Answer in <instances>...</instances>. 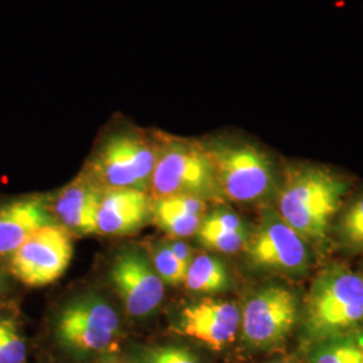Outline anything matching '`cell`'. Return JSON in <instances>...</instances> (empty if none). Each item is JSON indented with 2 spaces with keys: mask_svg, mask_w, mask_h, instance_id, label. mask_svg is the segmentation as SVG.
I'll list each match as a JSON object with an SVG mask.
<instances>
[{
  "mask_svg": "<svg viewBox=\"0 0 363 363\" xmlns=\"http://www.w3.org/2000/svg\"><path fill=\"white\" fill-rule=\"evenodd\" d=\"M151 259L152 267L155 268L157 276L162 279L163 283L169 286H177L184 281L189 265L182 262L181 259L174 255L169 244L156 245L152 249Z\"/></svg>",
  "mask_w": 363,
  "mask_h": 363,
  "instance_id": "20",
  "label": "cell"
},
{
  "mask_svg": "<svg viewBox=\"0 0 363 363\" xmlns=\"http://www.w3.org/2000/svg\"><path fill=\"white\" fill-rule=\"evenodd\" d=\"M133 357L138 363H203L195 351L177 343L145 345Z\"/></svg>",
  "mask_w": 363,
  "mask_h": 363,
  "instance_id": "19",
  "label": "cell"
},
{
  "mask_svg": "<svg viewBox=\"0 0 363 363\" xmlns=\"http://www.w3.org/2000/svg\"><path fill=\"white\" fill-rule=\"evenodd\" d=\"M202 216L191 214L179 208H171L159 201L155 205V220L160 229L172 237H189L198 232Z\"/></svg>",
  "mask_w": 363,
  "mask_h": 363,
  "instance_id": "18",
  "label": "cell"
},
{
  "mask_svg": "<svg viewBox=\"0 0 363 363\" xmlns=\"http://www.w3.org/2000/svg\"><path fill=\"white\" fill-rule=\"evenodd\" d=\"M150 190L157 198L189 195L205 199L220 194L214 164L203 140L160 135Z\"/></svg>",
  "mask_w": 363,
  "mask_h": 363,
  "instance_id": "6",
  "label": "cell"
},
{
  "mask_svg": "<svg viewBox=\"0 0 363 363\" xmlns=\"http://www.w3.org/2000/svg\"><path fill=\"white\" fill-rule=\"evenodd\" d=\"M160 135L132 125H117L105 133L94 150L86 175L105 189H150L159 155Z\"/></svg>",
  "mask_w": 363,
  "mask_h": 363,
  "instance_id": "3",
  "label": "cell"
},
{
  "mask_svg": "<svg viewBox=\"0 0 363 363\" xmlns=\"http://www.w3.org/2000/svg\"><path fill=\"white\" fill-rule=\"evenodd\" d=\"M199 242L208 249L220 253H234L247 245V230L238 232H220V230H205L198 229L196 232Z\"/></svg>",
  "mask_w": 363,
  "mask_h": 363,
  "instance_id": "21",
  "label": "cell"
},
{
  "mask_svg": "<svg viewBox=\"0 0 363 363\" xmlns=\"http://www.w3.org/2000/svg\"><path fill=\"white\" fill-rule=\"evenodd\" d=\"M103 190L88 175L70 183L57 196L54 213L66 229L79 234L97 232V213Z\"/></svg>",
  "mask_w": 363,
  "mask_h": 363,
  "instance_id": "14",
  "label": "cell"
},
{
  "mask_svg": "<svg viewBox=\"0 0 363 363\" xmlns=\"http://www.w3.org/2000/svg\"><path fill=\"white\" fill-rule=\"evenodd\" d=\"M241 311L228 300H203L183 308L175 331L213 351L229 347L240 333Z\"/></svg>",
  "mask_w": 363,
  "mask_h": 363,
  "instance_id": "11",
  "label": "cell"
},
{
  "mask_svg": "<svg viewBox=\"0 0 363 363\" xmlns=\"http://www.w3.org/2000/svg\"><path fill=\"white\" fill-rule=\"evenodd\" d=\"M269 363H294V362H289V361H273V362Z\"/></svg>",
  "mask_w": 363,
  "mask_h": 363,
  "instance_id": "27",
  "label": "cell"
},
{
  "mask_svg": "<svg viewBox=\"0 0 363 363\" xmlns=\"http://www.w3.org/2000/svg\"><path fill=\"white\" fill-rule=\"evenodd\" d=\"M343 238L352 245H363V196L351 205L340 222Z\"/></svg>",
  "mask_w": 363,
  "mask_h": 363,
  "instance_id": "22",
  "label": "cell"
},
{
  "mask_svg": "<svg viewBox=\"0 0 363 363\" xmlns=\"http://www.w3.org/2000/svg\"><path fill=\"white\" fill-rule=\"evenodd\" d=\"M52 331L58 349L78 362L115 354L123 335L115 308L91 295L65 306L57 315Z\"/></svg>",
  "mask_w": 363,
  "mask_h": 363,
  "instance_id": "4",
  "label": "cell"
},
{
  "mask_svg": "<svg viewBox=\"0 0 363 363\" xmlns=\"http://www.w3.org/2000/svg\"><path fill=\"white\" fill-rule=\"evenodd\" d=\"M363 325V277L337 265L313 281L304 306V335L311 343L355 333Z\"/></svg>",
  "mask_w": 363,
  "mask_h": 363,
  "instance_id": "2",
  "label": "cell"
},
{
  "mask_svg": "<svg viewBox=\"0 0 363 363\" xmlns=\"http://www.w3.org/2000/svg\"><path fill=\"white\" fill-rule=\"evenodd\" d=\"M203 143L213 160L220 191L229 199L252 202L272 190L276 166L262 147L235 136H217Z\"/></svg>",
  "mask_w": 363,
  "mask_h": 363,
  "instance_id": "5",
  "label": "cell"
},
{
  "mask_svg": "<svg viewBox=\"0 0 363 363\" xmlns=\"http://www.w3.org/2000/svg\"><path fill=\"white\" fill-rule=\"evenodd\" d=\"M111 355H113V354H111ZM111 355H108L105 361H100L99 363H138L136 361H128V359H118V358H113V357H111Z\"/></svg>",
  "mask_w": 363,
  "mask_h": 363,
  "instance_id": "25",
  "label": "cell"
},
{
  "mask_svg": "<svg viewBox=\"0 0 363 363\" xmlns=\"http://www.w3.org/2000/svg\"><path fill=\"white\" fill-rule=\"evenodd\" d=\"M72 257L69 230L52 222L31 234L9 257V271L25 286H49L65 273Z\"/></svg>",
  "mask_w": 363,
  "mask_h": 363,
  "instance_id": "8",
  "label": "cell"
},
{
  "mask_svg": "<svg viewBox=\"0 0 363 363\" xmlns=\"http://www.w3.org/2000/svg\"><path fill=\"white\" fill-rule=\"evenodd\" d=\"M347 183L323 166L296 164L286 169L279 214L304 240L320 242L335 216Z\"/></svg>",
  "mask_w": 363,
  "mask_h": 363,
  "instance_id": "1",
  "label": "cell"
},
{
  "mask_svg": "<svg viewBox=\"0 0 363 363\" xmlns=\"http://www.w3.org/2000/svg\"><path fill=\"white\" fill-rule=\"evenodd\" d=\"M247 255L255 265L279 272H304L310 262L306 240L272 210L264 213Z\"/></svg>",
  "mask_w": 363,
  "mask_h": 363,
  "instance_id": "9",
  "label": "cell"
},
{
  "mask_svg": "<svg viewBox=\"0 0 363 363\" xmlns=\"http://www.w3.org/2000/svg\"><path fill=\"white\" fill-rule=\"evenodd\" d=\"M28 345L18 319L0 315V363H27Z\"/></svg>",
  "mask_w": 363,
  "mask_h": 363,
  "instance_id": "17",
  "label": "cell"
},
{
  "mask_svg": "<svg viewBox=\"0 0 363 363\" xmlns=\"http://www.w3.org/2000/svg\"><path fill=\"white\" fill-rule=\"evenodd\" d=\"M171 250L174 252V255L181 259L182 262H184L186 265H190L191 259H193V255H191V249L187 247L184 242L181 241H175L172 244H169Z\"/></svg>",
  "mask_w": 363,
  "mask_h": 363,
  "instance_id": "24",
  "label": "cell"
},
{
  "mask_svg": "<svg viewBox=\"0 0 363 363\" xmlns=\"http://www.w3.org/2000/svg\"><path fill=\"white\" fill-rule=\"evenodd\" d=\"M55 222L42 196H22L0 205V257L9 259L40 228Z\"/></svg>",
  "mask_w": 363,
  "mask_h": 363,
  "instance_id": "12",
  "label": "cell"
},
{
  "mask_svg": "<svg viewBox=\"0 0 363 363\" xmlns=\"http://www.w3.org/2000/svg\"><path fill=\"white\" fill-rule=\"evenodd\" d=\"M298 320V298L286 286L262 288L241 312L240 334L252 351L274 350L284 345Z\"/></svg>",
  "mask_w": 363,
  "mask_h": 363,
  "instance_id": "7",
  "label": "cell"
},
{
  "mask_svg": "<svg viewBox=\"0 0 363 363\" xmlns=\"http://www.w3.org/2000/svg\"><path fill=\"white\" fill-rule=\"evenodd\" d=\"M151 214L150 199L135 189H104L97 213V232L127 234L142 228Z\"/></svg>",
  "mask_w": 363,
  "mask_h": 363,
  "instance_id": "13",
  "label": "cell"
},
{
  "mask_svg": "<svg viewBox=\"0 0 363 363\" xmlns=\"http://www.w3.org/2000/svg\"><path fill=\"white\" fill-rule=\"evenodd\" d=\"M111 279L132 318L151 315L163 300L164 283L151 261L138 250H124L117 256Z\"/></svg>",
  "mask_w": 363,
  "mask_h": 363,
  "instance_id": "10",
  "label": "cell"
},
{
  "mask_svg": "<svg viewBox=\"0 0 363 363\" xmlns=\"http://www.w3.org/2000/svg\"><path fill=\"white\" fill-rule=\"evenodd\" d=\"M199 229L205 230H220V232H238V230H247L244 222L241 218L230 210H216L210 213L208 217H205Z\"/></svg>",
  "mask_w": 363,
  "mask_h": 363,
  "instance_id": "23",
  "label": "cell"
},
{
  "mask_svg": "<svg viewBox=\"0 0 363 363\" xmlns=\"http://www.w3.org/2000/svg\"><path fill=\"white\" fill-rule=\"evenodd\" d=\"M1 286H3V274H1V271H0V291H1Z\"/></svg>",
  "mask_w": 363,
  "mask_h": 363,
  "instance_id": "26",
  "label": "cell"
},
{
  "mask_svg": "<svg viewBox=\"0 0 363 363\" xmlns=\"http://www.w3.org/2000/svg\"><path fill=\"white\" fill-rule=\"evenodd\" d=\"M311 363H363V337L351 333L312 345Z\"/></svg>",
  "mask_w": 363,
  "mask_h": 363,
  "instance_id": "16",
  "label": "cell"
},
{
  "mask_svg": "<svg viewBox=\"0 0 363 363\" xmlns=\"http://www.w3.org/2000/svg\"><path fill=\"white\" fill-rule=\"evenodd\" d=\"M183 284L196 294H216L226 289L229 277L220 259L208 255H199L191 259Z\"/></svg>",
  "mask_w": 363,
  "mask_h": 363,
  "instance_id": "15",
  "label": "cell"
}]
</instances>
